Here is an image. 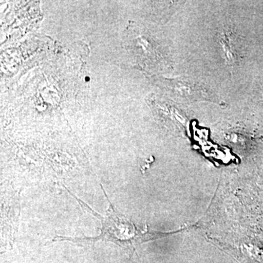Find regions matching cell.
<instances>
[{
    "mask_svg": "<svg viewBox=\"0 0 263 263\" xmlns=\"http://www.w3.org/2000/svg\"><path fill=\"white\" fill-rule=\"evenodd\" d=\"M100 187L103 190L105 198L108 200L109 206L107 209L105 216L101 215L98 212L93 210L89 205L82 200L76 197L70 190L63 184L67 193L72 195L77 200L82 209L89 212L94 216L101 223L100 234L96 237H83V238H72V237L61 236L56 235L52 241H70L76 243H86V245H95L98 241L112 242L114 245L119 246L128 254H133L134 250V245L140 240L143 239L141 233L137 231V229L133 221L128 219L125 216L118 212L115 206L109 200L108 195L104 190L103 185L100 183Z\"/></svg>",
    "mask_w": 263,
    "mask_h": 263,
    "instance_id": "obj_1",
    "label": "cell"
},
{
    "mask_svg": "<svg viewBox=\"0 0 263 263\" xmlns=\"http://www.w3.org/2000/svg\"><path fill=\"white\" fill-rule=\"evenodd\" d=\"M219 40L223 57L232 72L235 66L238 65L239 59L238 43L235 41L234 35L228 30L223 31L219 34Z\"/></svg>",
    "mask_w": 263,
    "mask_h": 263,
    "instance_id": "obj_2",
    "label": "cell"
}]
</instances>
